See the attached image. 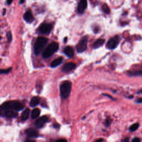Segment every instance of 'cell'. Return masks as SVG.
Here are the masks:
<instances>
[{
  "label": "cell",
  "mask_w": 142,
  "mask_h": 142,
  "mask_svg": "<svg viewBox=\"0 0 142 142\" xmlns=\"http://www.w3.org/2000/svg\"><path fill=\"white\" fill-rule=\"evenodd\" d=\"M6 36L7 38V41L8 42H10L12 40V33L11 32H8L6 34Z\"/></svg>",
  "instance_id": "24"
},
{
  "label": "cell",
  "mask_w": 142,
  "mask_h": 142,
  "mask_svg": "<svg viewBox=\"0 0 142 142\" xmlns=\"http://www.w3.org/2000/svg\"><path fill=\"white\" fill-rule=\"evenodd\" d=\"M6 14V10L4 9L3 10V15H5Z\"/></svg>",
  "instance_id": "32"
},
{
  "label": "cell",
  "mask_w": 142,
  "mask_h": 142,
  "mask_svg": "<svg viewBox=\"0 0 142 142\" xmlns=\"http://www.w3.org/2000/svg\"><path fill=\"white\" fill-rule=\"evenodd\" d=\"M48 42V39L43 37H39L37 38L36 42L34 46V53L37 55L42 52L43 48L46 45Z\"/></svg>",
  "instance_id": "2"
},
{
  "label": "cell",
  "mask_w": 142,
  "mask_h": 142,
  "mask_svg": "<svg viewBox=\"0 0 142 142\" xmlns=\"http://www.w3.org/2000/svg\"><path fill=\"white\" fill-rule=\"evenodd\" d=\"M105 42V40L104 39H98L95 42L93 43V47L94 48H97L101 47Z\"/></svg>",
  "instance_id": "15"
},
{
  "label": "cell",
  "mask_w": 142,
  "mask_h": 142,
  "mask_svg": "<svg viewBox=\"0 0 142 142\" xmlns=\"http://www.w3.org/2000/svg\"><path fill=\"white\" fill-rule=\"evenodd\" d=\"M62 61H63V58L62 57H59L58 58H57L51 63V67L53 68L56 67L57 66H58V65L61 64V63H62Z\"/></svg>",
  "instance_id": "16"
},
{
  "label": "cell",
  "mask_w": 142,
  "mask_h": 142,
  "mask_svg": "<svg viewBox=\"0 0 142 142\" xmlns=\"http://www.w3.org/2000/svg\"><path fill=\"white\" fill-rule=\"evenodd\" d=\"M0 114H1V112H0Z\"/></svg>",
  "instance_id": "34"
},
{
  "label": "cell",
  "mask_w": 142,
  "mask_h": 142,
  "mask_svg": "<svg viewBox=\"0 0 142 142\" xmlns=\"http://www.w3.org/2000/svg\"><path fill=\"white\" fill-rule=\"evenodd\" d=\"M87 0H80L77 7V12L78 14H82L87 8Z\"/></svg>",
  "instance_id": "8"
},
{
  "label": "cell",
  "mask_w": 142,
  "mask_h": 142,
  "mask_svg": "<svg viewBox=\"0 0 142 142\" xmlns=\"http://www.w3.org/2000/svg\"><path fill=\"white\" fill-rule=\"evenodd\" d=\"M58 44L57 42H52L47 47L43 52V57L45 58H48L53 55L54 52L58 49Z\"/></svg>",
  "instance_id": "4"
},
{
  "label": "cell",
  "mask_w": 142,
  "mask_h": 142,
  "mask_svg": "<svg viewBox=\"0 0 142 142\" xmlns=\"http://www.w3.org/2000/svg\"><path fill=\"white\" fill-rule=\"evenodd\" d=\"M102 8L103 11L105 14H109L110 13V9L109 8L107 4H103L102 6Z\"/></svg>",
  "instance_id": "21"
},
{
  "label": "cell",
  "mask_w": 142,
  "mask_h": 142,
  "mask_svg": "<svg viewBox=\"0 0 142 142\" xmlns=\"http://www.w3.org/2000/svg\"><path fill=\"white\" fill-rule=\"evenodd\" d=\"M87 43H88V38L87 37L82 38L76 46L77 52L79 53H82L86 51L87 47Z\"/></svg>",
  "instance_id": "5"
},
{
  "label": "cell",
  "mask_w": 142,
  "mask_h": 142,
  "mask_svg": "<svg viewBox=\"0 0 142 142\" xmlns=\"http://www.w3.org/2000/svg\"><path fill=\"white\" fill-rule=\"evenodd\" d=\"M25 1H26V0H19V4H23L24 2H25Z\"/></svg>",
  "instance_id": "29"
},
{
  "label": "cell",
  "mask_w": 142,
  "mask_h": 142,
  "mask_svg": "<svg viewBox=\"0 0 142 142\" xmlns=\"http://www.w3.org/2000/svg\"><path fill=\"white\" fill-rule=\"evenodd\" d=\"M119 43V38L118 36H115L110 38L107 43V47L110 49H113L117 47Z\"/></svg>",
  "instance_id": "6"
},
{
  "label": "cell",
  "mask_w": 142,
  "mask_h": 142,
  "mask_svg": "<svg viewBox=\"0 0 142 142\" xmlns=\"http://www.w3.org/2000/svg\"><path fill=\"white\" fill-rule=\"evenodd\" d=\"M76 65L75 63L73 62H69L63 65L62 68V71L64 72H69L71 71L72 70L76 68Z\"/></svg>",
  "instance_id": "10"
},
{
  "label": "cell",
  "mask_w": 142,
  "mask_h": 142,
  "mask_svg": "<svg viewBox=\"0 0 142 142\" xmlns=\"http://www.w3.org/2000/svg\"><path fill=\"white\" fill-rule=\"evenodd\" d=\"M4 115L6 117L12 118L17 117L18 115V113L17 112V111L14 110H5V112H4Z\"/></svg>",
  "instance_id": "13"
},
{
  "label": "cell",
  "mask_w": 142,
  "mask_h": 142,
  "mask_svg": "<svg viewBox=\"0 0 142 142\" xmlns=\"http://www.w3.org/2000/svg\"><path fill=\"white\" fill-rule=\"evenodd\" d=\"M2 110H14L18 111L22 110L23 108V104L20 102L15 100L7 101L2 105L0 107Z\"/></svg>",
  "instance_id": "1"
},
{
  "label": "cell",
  "mask_w": 142,
  "mask_h": 142,
  "mask_svg": "<svg viewBox=\"0 0 142 142\" xmlns=\"http://www.w3.org/2000/svg\"><path fill=\"white\" fill-rule=\"evenodd\" d=\"M25 133L27 135V137L30 138H35L38 135V132L36 129L33 128L27 129L25 131Z\"/></svg>",
  "instance_id": "12"
},
{
  "label": "cell",
  "mask_w": 142,
  "mask_h": 142,
  "mask_svg": "<svg viewBox=\"0 0 142 142\" xmlns=\"http://www.w3.org/2000/svg\"><path fill=\"white\" fill-rule=\"evenodd\" d=\"M57 142H66V141H65V139H59L57 141Z\"/></svg>",
  "instance_id": "30"
},
{
  "label": "cell",
  "mask_w": 142,
  "mask_h": 142,
  "mask_svg": "<svg viewBox=\"0 0 142 142\" xmlns=\"http://www.w3.org/2000/svg\"><path fill=\"white\" fill-rule=\"evenodd\" d=\"M64 52L65 55L68 57L69 58L72 57L74 56V50L72 47L70 46H67L64 48Z\"/></svg>",
  "instance_id": "14"
},
{
  "label": "cell",
  "mask_w": 142,
  "mask_h": 142,
  "mask_svg": "<svg viewBox=\"0 0 142 142\" xmlns=\"http://www.w3.org/2000/svg\"><path fill=\"white\" fill-rule=\"evenodd\" d=\"M48 118L46 115H44V116L41 117L40 118L37 119L35 122V124H36L37 127L42 128L44 126V124L48 121Z\"/></svg>",
  "instance_id": "9"
},
{
  "label": "cell",
  "mask_w": 142,
  "mask_h": 142,
  "mask_svg": "<svg viewBox=\"0 0 142 142\" xmlns=\"http://www.w3.org/2000/svg\"><path fill=\"white\" fill-rule=\"evenodd\" d=\"M23 18L27 23H32L34 21V18L33 16L31 11L28 10L27 12H26L25 14L23 15Z\"/></svg>",
  "instance_id": "11"
},
{
  "label": "cell",
  "mask_w": 142,
  "mask_h": 142,
  "mask_svg": "<svg viewBox=\"0 0 142 142\" xmlns=\"http://www.w3.org/2000/svg\"><path fill=\"white\" fill-rule=\"evenodd\" d=\"M29 115H30V110L28 108L26 109L21 114L22 120L23 121H26V120L28 118V117H29Z\"/></svg>",
  "instance_id": "17"
},
{
  "label": "cell",
  "mask_w": 142,
  "mask_h": 142,
  "mask_svg": "<svg viewBox=\"0 0 142 142\" xmlns=\"http://www.w3.org/2000/svg\"><path fill=\"white\" fill-rule=\"evenodd\" d=\"M139 123H135L134 124H133L132 126H130V127L129 128V130L132 132H133V131L136 130L138 128H139Z\"/></svg>",
  "instance_id": "22"
},
{
  "label": "cell",
  "mask_w": 142,
  "mask_h": 142,
  "mask_svg": "<svg viewBox=\"0 0 142 142\" xmlns=\"http://www.w3.org/2000/svg\"><path fill=\"white\" fill-rule=\"evenodd\" d=\"M40 114V110L38 108H35L32 110L31 113V117L32 119H35L37 118Z\"/></svg>",
  "instance_id": "19"
},
{
  "label": "cell",
  "mask_w": 142,
  "mask_h": 142,
  "mask_svg": "<svg viewBox=\"0 0 142 142\" xmlns=\"http://www.w3.org/2000/svg\"><path fill=\"white\" fill-rule=\"evenodd\" d=\"M102 141H103V139H98L96 141V142H102Z\"/></svg>",
  "instance_id": "31"
},
{
  "label": "cell",
  "mask_w": 142,
  "mask_h": 142,
  "mask_svg": "<svg viewBox=\"0 0 142 142\" xmlns=\"http://www.w3.org/2000/svg\"><path fill=\"white\" fill-rule=\"evenodd\" d=\"M52 25L50 23H42L39 27V31L43 34H48L51 32L52 30Z\"/></svg>",
  "instance_id": "7"
},
{
  "label": "cell",
  "mask_w": 142,
  "mask_h": 142,
  "mask_svg": "<svg viewBox=\"0 0 142 142\" xmlns=\"http://www.w3.org/2000/svg\"><path fill=\"white\" fill-rule=\"evenodd\" d=\"M135 102L137 103H142V98H139V99H137L135 100Z\"/></svg>",
  "instance_id": "28"
},
{
  "label": "cell",
  "mask_w": 142,
  "mask_h": 142,
  "mask_svg": "<svg viewBox=\"0 0 142 142\" xmlns=\"http://www.w3.org/2000/svg\"><path fill=\"white\" fill-rule=\"evenodd\" d=\"M110 123H111V119L110 118H108L106 119V125L109 126L110 124Z\"/></svg>",
  "instance_id": "25"
},
{
  "label": "cell",
  "mask_w": 142,
  "mask_h": 142,
  "mask_svg": "<svg viewBox=\"0 0 142 142\" xmlns=\"http://www.w3.org/2000/svg\"><path fill=\"white\" fill-rule=\"evenodd\" d=\"M129 75L130 76H142V70H139V71H135L130 72L129 73Z\"/></svg>",
  "instance_id": "20"
},
{
  "label": "cell",
  "mask_w": 142,
  "mask_h": 142,
  "mask_svg": "<svg viewBox=\"0 0 142 142\" xmlns=\"http://www.w3.org/2000/svg\"><path fill=\"white\" fill-rule=\"evenodd\" d=\"M1 37L0 36V40H1Z\"/></svg>",
  "instance_id": "33"
},
{
  "label": "cell",
  "mask_w": 142,
  "mask_h": 142,
  "mask_svg": "<svg viewBox=\"0 0 142 142\" xmlns=\"http://www.w3.org/2000/svg\"><path fill=\"white\" fill-rule=\"evenodd\" d=\"M39 102H40V99H39L38 97H34L31 100L30 106L31 107H33L36 106L39 103Z\"/></svg>",
  "instance_id": "18"
},
{
  "label": "cell",
  "mask_w": 142,
  "mask_h": 142,
  "mask_svg": "<svg viewBox=\"0 0 142 142\" xmlns=\"http://www.w3.org/2000/svg\"><path fill=\"white\" fill-rule=\"evenodd\" d=\"M71 83L69 81H65L61 84L60 87L61 95L63 99H67L69 97L71 91Z\"/></svg>",
  "instance_id": "3"
},
{
  "label": "cell",
  "mask_w": 142,
  "mask_h": 142,
  "mask_svg": "<svg viewBox=\"0 0 142 142\" xmlns=\"http://www.w3.org/2000/svg\"><path fill=\"white\" fill-rule=\"evenodd\" d=\"M140 141H141V139L138 138H135L132 141L133 142H139Z\"/></svg>",
  "instance_id": "26"
},
{
  "label": "cell",
  "mask_w": 142,
  "mask_h": 142,
  "mask_svg": "<svg viewBox=\"0 0 142 142\" xmlns=\"http://www.w3.org/2000/svg\"><path fill=\"white\" fill-rule=\"evenodd\" d=\"M11 71V68L5 69H0V74H7L10 72Z\"/></svg>",
  "instance_id": "23"
},
{
  "label": "cell",
  "mask_w": 142,
  "mask_h": 142,
  "mask_svg": "<svg viewBox=\"0 0 142 142\" xmlns=\"http://www.w3.org/2000/svg\"><path fill=\"white\" fill-rule=\"evenodd\" d=\"M6 2L8 5H10L13 2V0H6Z\"/></svg>",
  "instance_id": "27"
}]
</instances>
